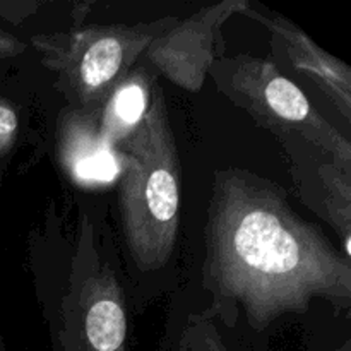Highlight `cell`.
<instances>
[{
    "label": "cell",
    "instance_id": "obj_9",
    "mask_svg": "<svg viewBox=\"0 0 351 351\" xmlns=\"http://www.w3.org/2000/svg\"><path fill=\"white\" fill-rule=\"evenodd\" d=\"M154 84L149 67L136 65L112 89L98 115L99 134L110 146H119L144 122L149 112Z\"/></svg>",
    "mask_w": 351,
    "mask_h": 351
},
{
    "label": "cell",
    "instance_id": "obj_10",
    "mask_svg": "<svg viewBox=\"0 0 351 351\" xmlns=\"http://www.w3.org/2000/svg\"><path fill=\"white\" fill-rule=\"evenodd\" d=\"M315 184L298 185L305 201L321 215L341 239V252L351 256V175L339 170L321 154L315 170Z\"/></svg>",
    "mask_w": 351,
    "mask_h": 351
},
{
    "label": "cell",
    "instance_id": "obj_1",
    "mask_svg": "<svg viewBox=\"0 0 351 351\" xmlns=\"http://www.w3.org/2000/svg\"><path fill=\"white\" fill-rule=\"evenodd\" d=\"M202 319L263 332L285 315H304L315 300L351 308V263L321 228L295 213L274 182L240 168L213 177L204 228Z\"/></svg>",
    "mask_w": 351,
    "mask_h": 351
},
{
    "label": "cell",
    "instance_id": "obj_6",
    "mask_svg": "<svg viewBox=\"0 0 351 351\" xmlns=\"http://www.w3.org/2000/svg\"><path fill=\"white\" fill-rule=\"evenodd\" d=\"M249 9V0H223L202 7L158 34L143 58L171 84L191 93L201 91L215 62L225 55L223 26L230 17Z\"/></svg>",
    "mask_w": 351,
    "mask_h": 351
},
{
    "label": "cell",
    "instance_id": "obj_14",
    "mask_svg": "<svg viewBox=\"0 0 351 351\" xmlns=\"http://www.w3.org/2000/svg\"><path fill=\"white\" fill-rule=\"evenodd\" d=\"M27 50V41L14 36L5 29H0V60L16 58Z\"/></svg>",
    "mask_w": 351,
    "mask_h": 351
},
{
    "label": "cell",
    "instance_id": "obj_12",
    "mask_svg": "<svg viewBox=\"0 0 351 351\" xmlns=\"http://www.w3.org/2000/svg\"><path fill=\"white\" fill-rule=\"evenodd\" d=\"M168 351H209L204 336V321L201 315H192L191 322H187L175 345Z\"/></svg>",
    "mask_w": 351,
    "mask_h": 351
},
{
    "label": "cell",
    "instance_id": "obj_7",
    "mask_svg": "<svg viewBox=\"0 0 351 351\" xmlns=\"http://www.w3.org/2000/svg\"><path fill=\"white\" fill-rule=\"evenodd\" d=\"M245 16L263 24L273 38L274 53H281L297 74L315 86L343 119L351 122V67L322 50L302 27L278 14L247 10Z\"/></svg>",
    "mask_w": 351,
    "mask_h": 351
},
{
    "label": "cell",
    "instance_id": "obj_4",
    "mask_svg": "<svg viewBox=\"0 0 351 351\" xmlns=\"http://www.w3.org/2000/svg\"><path fill=\"white\" fill-rule=\"evenodd\" d=\"M218 91L281 143L314 147L351 175V143L312 106L305 93L269 58L223 55L209 71Z\"/></svg>",
    "mask_w": 351,
    "mask_h": 351
},
{
    "label": "cell",
    "instance_id": "obj_5",
    "mask_svg": "<svg viewBox=\"0 0 351 351\" xmlns=\"http://www.w3.org/2000/svg\"><path fill=\"white\" fill-rule=\"evenodd\" d=\"M55 351H129V317L117 273L103 259L91 223L82 219Z\"/></svg>",
    "mask_w": 351,
    "mask_h": 351
},
{
    "label": "cell",
    "instance_id": "obj_8",
    "mask_svg": "<svg viewBox=\"0 0 351 351\" xmlns=\"http://www.w3.org/2000/svg\"><path fill=\"white\" fill-rule=\"evenodd\" d=\"M57 158L69 180L84 191H101L119 182L117 147L101 137L98 115L65 106L57 120Z\"/></svg>",
    "mask_w": 351,
    "mask_h": 351
},
{
    "label": "cell",
    "instance_id": "obj_11",
    "mask_svg": "<svg viewBox=\"0 0 351 351\" xmlns=\"http://www.w3.org/2000/svg\"><path fill=\"white\" fill-rule=\"evenodd\" d=\"M19 115L7 99L0 98V158L7 156L19 137Z\"/></svg>",
    "mask_w": 351,
    "mask_h": 351
},
{
    "label": "cell",
    "instance_id": "obj_13",
    "mask_svg": "<svg viewBox=\"0 0 351 351\" xmlns=\"http://www.w3.org/2000/svg\"><path fill=\"white\" fill-rule=\"evenodd\" d=\"M40 2H2L0 0V17L12 24L23 23L24 19L38 10Z\"/></svg>",
    "mask_w": 351,
    "mask_h": 351
},
{
    "label": "cell",
    "instance_id": "obj_16",
    "mask_svg": "<svg viewBox=\"0 0 351 351\" xmlns=\"http://www.w3.org/2000/svg\"><path fill=\"white\" fill-rule=\"evenodd\" d=\"M0 351H3V346H2V343H0Z\"/></svg>",
    "mask_w": 351,
    "mask_h": 351
},
{
    "label": "cell",
    "instance_id": "obj_2",
    "mask_svg": "<svg viewBox=\"0 0 351 351\" xmlns=\"http://www.w3.org/2000/svg\"><path fill=\"white\" fill-rule=\"evenodd\" d=\"M123 239L137 269L170 261L180 221V160L161 86L154 84L144 122L117 146Z\"/></svg>",
    "mask_w": 351,
    "mask_h": 351
},
{
    "label": "cell",
    "instance_id": "obj_15",
    "mask_svg": "<svg viewBox=\"0 0 351 351\" xmlns=\"http://www.w3.org/2000/svg\"><path fill=\"white\" fill-rule=\"evenodd\" d=\"M202 321H204V336H206V341H208L209 351H228L225 341H223V338L219 336V332L216 331L215 324H213L211 321H208V319H202ZM332 351H351V339L343 341L338 348H335Z\"/></svg>",
    "mask_w": 351,
    "mask_h": 351
},
{
    "label": "cell",
    "instance_id": "obj_3",
    "mask_svg": "<svg viewBox=\"0 0 351 351\" xmlns=\"http://www.w3.org/2000/svg\"><path fill=\"white\" fill-rule=\"evenodd\" d=\"M178 17L137 24H91L64 33L33 34L29 43L53 72L69 106L99 115L112 89L132 71L151 41Z\"/></svg>",
    "mask_w": 351,
    "mask_h": 351
}]
</instances>
